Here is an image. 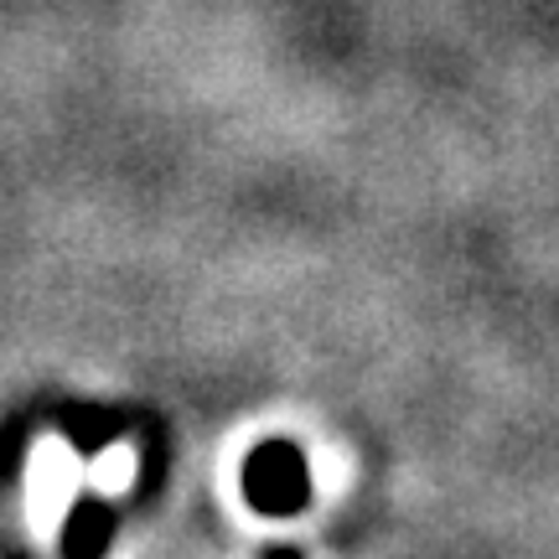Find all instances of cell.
Returning a JSON list of instances; mask_svg holds the SVG:
<instances>
[{"instance_id": "cell-1", "label": "cell", "mask_w": 559, "mask_h": 559, "mask_svg": "<svg viewBox=\"0 0 559 559\" xmlns=\"http://www.w3.org/2000/svg\"><path fill=\"white\" fill-rule=\"evenodd\" d=\"M243 498L260 513H300L311 502V472L306 456L290 440H264L254 456L243 461Z\"/></svg>"}, {"instance_id": "cell-2", "label": "cell", "mask_w": 559, "mask_h": 559, "mask_svg": "<svg viewBox=\"0 0 559 559\" xmlns=\"http://www.w3.org/2000/svg\"><path fill=\"white\" fill-rule=\"evenodd\" d=\"M115 539V508L104 498H79L68 508V519H62V534H58V549L62 559H99Z\"/></svg>"}, {"instance_id": "cell-3", "label": "cell", "mask_w": 559, "mask_h": 559, "mask_svg": "<svg viewBox=\"0 0 559 559\" xmlns=\"http://www.w3.org/2000/svg\"><path fill=\"white\" fill-rule=\"evenodd\" d=\"M264 559H300V555H296V549H285V544H280V549H270Z\"/></svg>"}]
</instances>
